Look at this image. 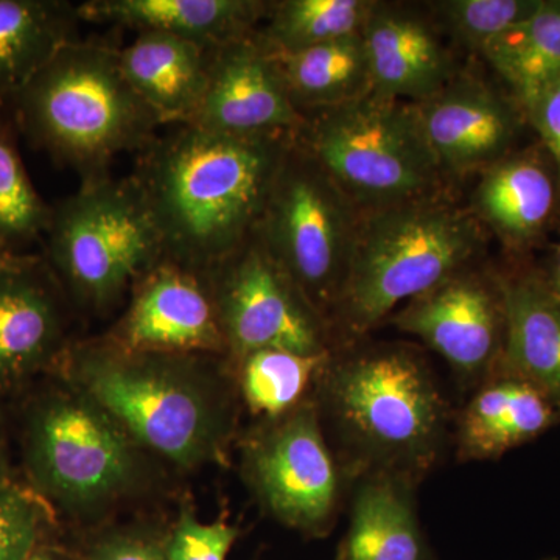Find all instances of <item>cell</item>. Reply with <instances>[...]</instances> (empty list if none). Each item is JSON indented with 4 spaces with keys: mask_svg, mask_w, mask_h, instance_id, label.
Instances as JSON below:
<instances>
[{
    "mask_svg": "<svg viewBox=\"0 0 560 560\" xmlns=\"http://www.w3.org/2000/svg\"><path fill=\"white\" fill-rule=\"evenodd\" d=\"M293 140L217 135L191 125L156 136L131 176L165 259L208 271L248 242Z\"/></svg>",
    "mask_w": 560,
    "mask_h": 560,
    "instance_id": "1",
    "label": "cell"
},
{
    "mask_svg": "<svg viewBox=\"0 0 560 560\" xmlns=\"http://www.w3.org/2000/svg\"><path fill=\"white\" fill-rule=\"evenodd\" d=\"M60 364L142 451L184 469L223 455L234 408L206 355L132 352L105 338L69 346Z\"/></svg>",
    "mask_w": 560,
    "mask_h": 560,
    "instance_id": "2",
    "label": "cell"
},
{
    "mask_svg": "<svg viewBox=\"0 0 560 560\" xmlns=\"http://www.w3.org/2000/svg\"><path fill=\"white\" fill-rule=\"evenodd\" d=\"M318 382L316 405L330 420L348 470L416 481L436 464L447 440V401L415 350L377 346L330 355Z\"/></svg>",
    "mask_w": 560,
    "mask_h": 560,
    "instance_id": "3",
    "label": "cell"
},
{
    "mask_svg": "<svg viewBox=\"0 0 560 560\" xmlns=\"http://www.w3.org/2000/svg\"><path fill=\"white\" fill-rule=\"evenodd\" d=\"M9 109L31 145L79 173L81 183L108 176L119 154L140 153L162 127L125 77L120 47L102 39L62 46Z\"/></svg>",
    "mask_w": 560,
    "mask_h": 560,
    "instance_id": "4",
    "label": "cell"
},
{
    "mask_svg": "<svg viewBox=\"0 0 560 560\" xmlns=\"http://www.w3.org/2000/svg\"><path fill=\"white\" fill-rule=\"evenodd\" d=\"M475 215L438 197L360 212L348 282L331 318L350 337L466 270L480 246Z\"/></svg>",
    "mask_w": 560,
    "mask_h": 560,
    "instance_id": "5",
    "label": "cell"
},
{
    "mask_svg": "<svg viewBox=\"0 0 560 560\" xmlns=\"http://www.w3.org/2000/svg\"><path fill=\"white\" fill-rule=\"evenodd\" d=\"M21 445L33 492L72 517L108 510L136 493L145 475L142 448L72 385L28 404Z\"/></svg>",
    "mask_w": 560,
    "mask_h": 560,
    "instance_id": "6",
    "label": "cell"
},
{
    "mask_svg": "<svg viewBox=\"0 0 560 560\" xmlns=\"http://www.w3.org/2000/svg\"><path fill=\"white\" fill-rule=\"evenodd\" d=\"M302 117L294 142L360 212L438 197L442 171L412 103L370 92Z\"/></svg>",
    "mask_w": 560,
    "mask_h": 560,
    "instance_id": "7",
    "label": "cell"
},
{
    "mask_svg": "<svg viewBox=\"0 0 560 560\" xmlns=\"http://www.w3.org/2000/svg\"><path fill=\"white\" fill-rule=\"evenodd\" d=\"M46 261L58 287L81 308L106 312L164 257L160 232L138 184L84 180L51 206Z\"/></svg>",
    "mask_w": 560,
    "mask_h": 560,
    "instance_id": "8",
    "label": "cell"
},
{
    "mask_svg": "<svg viewBox=\"0 0 560 560\" xmlns=\"http://www.w3.org/2000/svg\"><path fill=\"white\" fill-rule=\"evenodd\" d=\"M359 219L360 210L293 140L256 235L326 323L348 282Z\"/></svg>",
    "mask_w": 560,
    "mask_h": 560,
    "instance_id": "9",
    "label": "cell"
},
{
    "mask_svg": "<svg viewBox=\"0 0 560 560\" xmlns=\"http://www.w3.org/2000/svg\"><path fill=\"white\" fill-rule=\"evenodd\" d=\"M206 272L232 359L261 349L302 355L330 353L326 320L272 259L256 232Z\"/></svg>",
    "mask_w": 560,
    "mask_h": 560,
    "instance_id": "10",
    "label": "cell"
},
{
    "mask_svg": "<svg viewBox=\"0 0 560 560\" xmlns=\"http://www.w3.org/2000/svg\"><path fill=\"white\" fill-rule=\"evenodd\" d=\"M243 458L250 488L276 521L307 534L329 530L340 506L342 470L316 401L265 420Z\"/></svg>",
    "mask_w": 560,
    "mask_h": 560,
    "instance_id": "11",
    "label": "cell"
},
{
    "mask_svg": "<svg viewBox=\"0 0 560 560\" xmlns=\"http://www.w3.org/2000/svg\"><path fill=\"white\" fill-rule=\"evenodd\" d=\"M131 293L127 312L108 337L120 348L178 355L228 353L208 272L162 257Z\"/></svg>",
    "mask_w": 560,
    "mask_h": 560,
    "instance_id": "12",
    "label": "cell"
},
{
    "mask_svg": "<svg viewBox=\"0 0 560 560\" xmlns=\"http://www.w3.org/2000/svg\"><path fill=\"white\" fill-rule=\"evenodd\" d=\"M397 329L420 338L467 381L492 377L504 345L500 283L466 270L394 313Z\"/></svg>",
    "mask_w": 560,
    "mask_h": 560,
    "instance_id": "13",
    "label": "cell"
},
{
    "mask_svg": "<svg viewBox=\"0 0 560 560\" xmlns=\"http://www.w3.org/2000/svg\"><path fill=\"white\" fill-rule=\"evenodd\" d=\"M253 35L210 50L208 84L191 127L241 138L300 131L304 117L291 101L278 58Z\"/></svg>",
    "mask_w": 560,
    "mask_h": 560,
    "instance_id": "14",
    "label": "cell"
},
{
    "mask_svg": "<svg viewBox=\"0 0 560 560\" xmlns=\"http://www.w3.org/2000/svg\"><path fill=\"white\" fill-rule=\"evenodd\" d=\"M68 349L58 283L43 256L0 272V390L57 366Z\"/></svg>",
    "mask_w": 560,
    "mask_h": 560,
    "instance_id": "15",
    "label": "cell"
},
{
    "mask_svg": "<svg viewBox=\"0 0 560 560\" xmlns=\"http://www.w3.org/2000/svg\"><path fill=\"white\" fill-rule=\"evenodd\" d=\"M412 105L442 172L497 164L514 136V116L506 103L477 81H451L429 101Z\"/></svg>",
    "mask_w": 560,
    "mask_h": 560,
    "instance_id": "16",
    "label": "cell"
},
{
    "mask_svg": "<svg viewBox=\"0 0 560 560\" xmlns=\"http://www.w3.org/2000/svg\"><path fill=\"white\" fill-rule=\"evenodd\" d=\"M372 92L393 101H429L452 81V60L429 22L375 2L361 32Z\"/></svg>",
    "mask_w": 560,
    "mask_h": 560,
    "instance_id": "17",
    "label": "cell"
},
{
    "mask_svg": "<svg viewBox=\"0 0 560 560\" xmlns=\"http://www.w3.org/2000/svg\"><path fill=\"white\" fill-rule=\"evenodd\" d=\"M268 5L259 0H90L80 3L79 16L138 33H165L213 50L253 35Z\"/></svg>",
    "mask_w": 560,
    "mask_h": 560,
    "instance_id": "18",
    "label": "cell"
},
{
    "mask_svg": "<svg viewBox=\"0 0 560 560\" xmlns=\"http://www.w3.org/2000/svg\"><path fill=\"white\" fill-rule=\"evenodd\" d=\"M500 289L504 345L497 372L536 386L560 410V296L533 275L503 280Z\"/></svg>",
    "mask_w": 560,
    "mask_h": 560,
    "instance_id": "19",
    "label": "cell"
},
{
    "mask_svg": "<svg viewBox=\"0 0 560 560\" xmlns=\"http://www.w3.org/2000/svg\"><path fill=\"white\" fill-rule=\"evenodd\" d=\"M209 60V49L158 32L138 33L120 49L125 77L162 127L194 119L208 84Z\"/></svg>",
    "mask_w": 560,
    "mask_h": 560,
    "instance_id": "20",
    "label": "cell"
},
{
    "mask_svg": "<svg viewBox=\"0 0 560 560\" xmlns=\"http://www.w3.org/2000/svg\"><path fill=\"white\" fill-rule=\"evenodd\" d=\"M560 410L540 389L512 375L493 374L460 412L456 444L463 459L500 458L536 440Z\"/></svg>",
    "mask_w": 560,
    "mask_h": 560,
    "instance_id": "21",
    "label": "cell"
},
{
    "mask_svg": "<svg viewBox=\"0 0 560 560\" xmlns=\"http://www.w3.org/2000/svg\"><path fill=\"white\" fill-rule=\"evenodd\" d=\"M338 560H431L411 480L389 474L364 475L353 495Z\"/></svg>",
    "mask_w": 560,
    "mask_h": 560,
    "instance_id": "22",
    "label": "cell"
},
{
    "mask_svg": "<svg viewBox=\"0 0 560 560\" xmlns=\"http://www.w3.org/2000/svg\"><path fill=\"white\" fill-rule=\"evenodd\" d=\"M79 5L62 0H0V108L70 40Z\"/></svg>",
    "mask_w": 560,
    "mask_h": 560,
    "instance_id": "23",
    "label": "cell"
},
{
    "mask_svg": "<svg viewBox=\"0 0 560 560\" xmlns=\"http://www.w3.org/2000/svg\"><path fill=\"white\" fill-rule=\"evenodd\" d=\"M276 58L291 101L302 116L372 92L370 61L361 33Z\"/></svg>",
    "mask_w": 560,
    "mask_h": 560,
    "instance_id": "24",
    "label": "cell"
},
{
    "mask_svg": "<svg viewBox=\"0 0 560 560\" xmlns=\"http://www.w3.org/2000/svg\"><path fill=\"white\" fill-rule=\"evenodd\" d=\"M555 183L529 158L497 162L475 191V212L508 241L533 237L555 209Z\"/></svg>",
    "mask_w": 560,
    "mask_h": 560,
    "instance_id": "25",
    "label": "cell"
},
{
    "mask_svg": "<svg viewBox=\"0 0 560 560\" xmlns=\"http://www.w3.org/2000/svg\"><path fill=\"white\" fill-rule=\"evenodd\" d=\"M523 106L560 75V2L541 0L528 20L504 32L481 51Z\"/></svg>",
    "mask_w": 560,
    "mask_h": 560,
    "instance_id": "26",
    "label": "cell"
},
{
    "mask_svg": "<svg viewBox=\"0 0 560 560\" xmlns=\"http://www.w3.org/2000/svg\"><path fill=\"white\" fill-rule=\"evenodd\" d=\"M375 2L368 0H280L270 2L254 38L275 57L363 32Z\"/></svg>",
    "mask_w": 560,
    "mask_h": 560,
    "instance_id": "27",
    "label": "cell"
},
{
    "mask_svg": "<svg viewBox=\"0 0 560 560\" xmlns=\"http://www.w3.org/2000/svg\"><path fill=\"white\" fill-rule=\"evenodd\" d=\"M327 355H302L290 350L261 349L237 360L243 399L254 415L275 420L304 404L312 382L318 381Z\"/></svg>",
    "mask_w": 560,
    "mask_h": 560,
    "instance_id": "28",
    "label": "cell"
},
{
    "mask_svg": "<svg viewBox=\"0 0 560 560\" xmlns=\"http://www.w3.org/2000/svg\"><path fill=\"white\" fill-rule=\"evenodd\" d=\"M16 125L0 108V249L20 246L46 235L51 206L40 198L18 150Z\"/></svg>",
    "mask_w": 560,
    "mask_h": 560,
    "instance_id": "29",
    "label": "cell"
},
{
    "mask_svg": "<svg viewBox=\"0 0 560 560\" xmlns=\"http://www.w3.org/2000/svg\"><path fill=\"white\" fill-rule=\"evenodd\" d=\"M541 0H444L431 3L434 18L453 38L471 50H485L504 32L528 20Z\"/></svg>",
    "mask_w": 560,
    "mask_h": 560,
    "instance_id": "30",
    "label": "cell"
},
{
    "mask_svg": "<svg viewBox=\"0 0 560 560\" xmlns=\"http://www.w3.org/2000/svg\"><path fill=\"white\" fill-rule=\"evenodd\" d=\"M51 508L31 488L0 482V560H24L44 541Z\"/></svg>",
    "mask_w": 560,
    "mask_h": 560,
    "instance_id": "31",
    "label": "cell"
},
{
    "mask_svg": "<svg viewBox=\"0 0 560 560\" xmlns=\"http://www.w3.org/2000/svg\"><path fill=\"white\" fill-rule=\"evenodd\" d=\"M238 529L224 522L202 523L184 510L162 544L165 560H226Z\"/></svg>",
    "mask_w": 560,
    "mask_h": 560,
    "instance_id": "32",
    "label": "cell"
},
{
    "mask_svg": "<svg viewBox=\"0 0 560 560\" xmlns=\"http://www.w3.org/2000/svg\"><path fill=\"white\" fill-rule=\"evenodd\" d=\"M84 560H165L160 541L139 533H110L101 537Z\"/></svg>",
    "mask_w": 560,
    "mask_h": 560,
    "instance_id": "33",
    "label": "cell"
},
{
    "mask_svg": "<svg viewBox=\"0 0 560 560\" xmlns=\"http://www.w3.org/2000/svg\"><path fill=\"white\" fill-rule=\"evenodd\" d=\"M560 172V75L525 106Z\"/></svg>",
    "mask_w": 560,
    "mask_h": 560,
    "instance_id": "34",
    "label": "cell"
},
{
    "mask_svg": "<svg viewBox=\"0 0 560 560\" xmlns=\"http://www.w3.org/2000/svg\"><path fill=\"white\" fill-rule=\"evenodd\" d=\"M35 254L13 253V250L0 249V272L16 270V268L27 267L39 259Z\"/></svg>",
    "mask_w": 560,
    "mask_h": 560,
    "instance_id": "35",
    "label": "cell"
},
{
    "mask_svg": "<svg viewBox=\"0 0 560 560\" xmlns=\"http://www.w3.org/2000/svg\"><path fill=\"white\" fill-rule=\"evenodd\" d=\"M24 560H66V558L57 548L50 547L46 541H40L38 547L33 548L31 555Z\"/></svg>",
    "mask_w": 560,
    "mask_h": 560,
    "instance_id": "36",
    "label": "cell"
},
{
    "mask_svg": "<svg viewBox=\"0 0 560 560\" xmlns=\"http://www.w3.org/2000/svg\"><path fill=\"white\" fill-rule=\"evenodd\" d=\"M550 289L560 296V245L556 249L555 259H552L550 276L545 278Z\"/></svg>",
    "mask_w": 560,
    "mask_h": 560,
    "instance_id": "37",
    "label": "cell"
},
{
    "mask_svg": "<svg viewBox=\"0 0 560 560\" xmlns=\"http://www.w3.org/2000/svg\"><path fill=\"white\" fill-rule=\"evenodd\" d=\"M10 480L9 464H7L5 455H3L2 445H0V482Z\"/></svg>",
    "mask_w": 560,
    "mask_h": 560,
    "instance_id": "38",
    "label": "cell"
}]
</instances>
